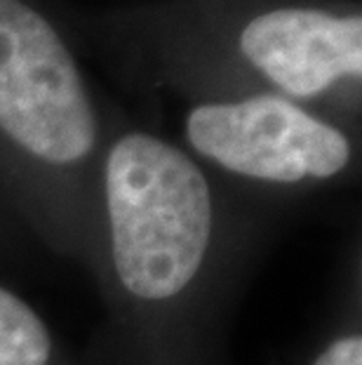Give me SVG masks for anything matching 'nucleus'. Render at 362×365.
<instances>
[{
  "label": "nucleus",
  "instance_id": "obj_1",
  "mask_svg": "<svg viewBox=\"0 0 362 365\" xmlns=\"http://www.w3.org/2000/svg\"><path fill=\"white\" fill-rule=\"evenodd\" d=\"M179 59L228 54L271 95L313 102L362 76L358 0H167L122 14Z\"/></svg>",
  "mask_w": 362,
  "mask_h": 365
},
{
  "label": "nucleus",
  "instance_id": "obj_5",
  "mask_svg": "<svg viewBox=\"0 0 362 365\" xmlns=\"http://www.w3.org/2000/svg\"><path fill=\"white\" fill-rule=\"evenodd\" d=\"M52 339L33 309L0 287V365H48Z\"/></svg>",
  "mask_w": 362,
  "mask_h": 365
},
{
  "label": "nucleus",
  "instance_id": "obj_4",
  "mask_svg": "<svg viewBox=\"0 0 362 365\" xmlns=\"http://www.w3.org/2000/svg\"><path fill=\"white\" fill-rule=\"evenodd\" d=\"M186 139L228 173L275 184L329 180L353 158L346 132L271 92L193 106Z\"/></svg>",
  "mask_w": 362,
  "mask_h": 365
},
{
  "label": "nucleus",
  "instance_id": "obj_2",
  "mask_svg": "<svg viewBox=\"0 0 362 365\" xmlns=\"http://www.w3.org/2000/svg\"><path fill=\"white\" fill-rule=\"evenodd\" d=\"M113 264L127 292L167 299L196 278L212 234V196L193 158L149 132L115 139L104 160Z\"/></svg>",
  "mask_w": 362,
  "mask_h": 365
},
{
  "label": "nucleus",
  "instance_id": "obj_6",
  "mask_svg": "<svg viewBox=\"0 0 362 365\" xmlns=\"http://www.w3.org/2000/svg\"><path fill=\"white\" fill-rule=\"evenodd\" d=\"M315 365H362V339L360 335H351L336 339L332 346L325 349Z\"/></svg>",
  "mask_w": 362,
  "mask_h": 365
},
{
  "label": "nucleus",
  "instance_id": "obj_3",
  "mask_svg": "<svg viewBox=\"0 0 362 365\" xmlns=\"http://www.w3.org/2000/svg\"><path fill=\"white\" fill-rule=\"evenodd\" d=\"M99 120L57 21L38 0H0V142L43 168L82 165Z\"/></svg>",
  "mask_w": 362,
  "mask_h": 365
}]
</instances>
